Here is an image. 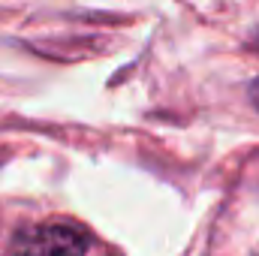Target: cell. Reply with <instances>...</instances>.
<instances>
[{
  "label": "cell",
  "mask_w": 259,
  "mask_h": 256,
  "mask_svg": "<svg viewBox=\"0 0 259 256\" xmlns=\"http://www.w3.org/2000/svg\"><path fill=\"white\" fill-rule=\"evenodd\" d=\"M250 97H253V103L259 106V78L253 81V84H250Z\"/></svg>",
  "instance_id": "7a4b0ae2"
},
{
  "label": "cell",
  "mask_w": 259,
  "mask_h": 256,
  "mask_svg": "<svg viewBox=\"0 0 259 256\" xmlns=\"http://www.w3.org/2000/svg\"><path fill=\"white\" fill-rule=\"evenodd\" d=\"M91 238L72 223H39L15 235V256H84Z\"/></svg>",
  "instance_id": "6da1fadb"
}]
</instances>
